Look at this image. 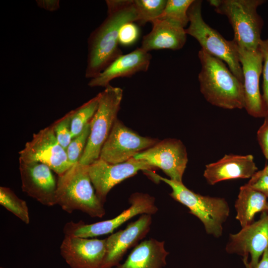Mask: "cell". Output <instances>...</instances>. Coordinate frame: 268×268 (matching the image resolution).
Here are the masks:
<instances>
[{"label":"cell","instance_id":"obj_13","mask_svg":"<svg viewBox=\"0 0 268 268\" xmlns=\"http://www.w3.org/2000/svg\"><path fill=\"white\" fill-rule=\"evenodd\" d=\"M237 51L244 78V108L252 117L265 118L268 110L259 86L263 67L262 54L259 48L250 51L237 46Z\"/></svg>","mask_w":268,"mask_h":268},{"label":"cell","instance_id":"obj_17","mask_svg":"<svg viewBox=\"0 0 268 268\" xmlns=\"http://www.w3.org/2000/svg\"><path fill=\"white\" fill-rule=\"evenodd\" d=\"M106 239L65 236L61 255L71 268H101L106 252Z\"/></svg>","mask_w":268,"mask_h":268},{"label":"cell","instance_id":"obj_3","mask_svg":"<svg viewBox=\"0 0 268 268\" xmlns=\"http://www.w3.org/2000/svg\"><path fill=\"white\" fill-rule=\"evenodd\" d=\"M92 184L88 165L79 162L72 165L58 175L57 204L69 213L77 210L92 217H103L106 213L104 203L97 197Z\"/></svg>","mask_w":268,"mask_h":268},{"label":"cell","instance_id":"obj_7","mask_svg":"<svg viewBox=\"0 0 268 268\" xmlns=\"http://www.w3.org/2000/svg\"><path fill=\"white\" fill-rule=\"evenodd\" d=\"M99 94L98 107L89 122L90 134L79 162L85 165H89L99 158L101 148L118 119L123 89L110 84Z\"/></svg>","mask_w":268,"mask_h":268},{"label":"cell","instance_id":"obj_8","mask_svg":"<svg viewBox=\"0 0 268 268\" xmlns=\"http://www.w3.org/2000/svg\"><path fill=\"white\" fill-rule=\"evenodd\" d=\"M129 201L130 207L112 219L89 224L81 220L67 223L63 230L65 236L88 238L113 233L115 229L133 217L143 214L152 215L158 210L155 198L146 193H133Z\"/></svg>","mask_w":268,"mask_h":268},{"label":"cell","instance_id":"obj_9","mask_svg":"<svg viewBox=\"0 0 268 268\" xmlns=\"http://www.w3.org/2000/svg\"><path fill=\"white\" fill-rule=\"evenodd\" d=\"M158 141L157 138L141 136L117 119L101 148L99 158L111 164L123 163Z\"/></svg>","mask_w":268,"mask_h":268},{"label":"cell","instance_id":"obj_25","mask_svg":"<svg viewBox=\"0 0 268 268\" xmlns=\"http://www.w3.org/2000/svg\"><path fill=\"white\" fill-rule=\"evenodd\" d=\"M0 204L25 223H30L26 201L19 198L10 188L0 187Z\"/></svg>","mask_w":268,"mask_h":268},{"label":"cell","instance_id":"obj_35","mask_svg":"<svg viewBox=\"0 0 268 268\" xmlns=\"http://www.w3.org/2000/svg\"><path fill=\"white\" fill-rule=\"evenodd\" d=\"M259 171L261 174L268 175V163L263 170Z\"/></svg>","mask_w":268,"mask_h":268},{"label":"cell","instance_id":"obj_26","mask_svg":"<svg viewBox=\"0 0 268 268\" xmlns=\"http://www.w3.org/2000/svg\"><path fill=\"white\" fill-rule=\"evenodd\" d=\"M166 0H134L138 13L137 23L144 25L158 19L162 14L167 3Z\"/></svg>","mask_w":268,"mask_h":268},{"label":"cell","instance_id":"obj_16","mask_svg":"<svg viewBox=\"0 0 268 268\" xmlns=\"http://www.w3.org/2000/svg\"><path fill=\"white\" fill-rule=\"evenodd\" d=\"M151 215L143 214L123 230L106 238V252L101 268H112L120 264L127 251L134 247L149 232Z\"/></svg>","mask_w":268,"mask_h":268},{"label":"cell","instance_id":"obj_5","mask_svg":"<svg viewBox=\"0 0 268 268\" xmlns=\"http://www.w3.org/2000/svg\"><path fill=\"white\" fill-rule=\"evenodd\" d=\"M215 11L228 18L233 28V40L238 47L250 51L259 49L264 25L257 8L264 0H210Z\"/></svg>","mask_w":268,"mask_h":268},{"label":"cell","instance_id":"obj_28","mask_svg":"<svg viewBox=\"0 0 268 268\" xmlns=\"http://www.w3.org/2000/svg\"><path fill=\"white\" fill-rule=\"evenodd\" d=\"M73 112V110H71L51 125L58 141L66 150L72 139L71 122Z\"/></svg>","mask_w":268,"mask_h":268},{"label":"cell","instance_id":"obj_11","mask_svg":"<svg viewBox=\"0 0 268 268\" xmlns=\"http://www.w3.org/2000/svg\"><path fill=\"white\" fill-rule=\"evenodd\" d=\"M137 160L161 169L170 180L183 182V176L188 161L186 148L176 138H168L135 155Z\"/></svg>","mask_w":268,"mask_h":268},{"label":"cell","instance_id":"obj_30","mask_svg":"<svg viewBox=\"0 0 268 268\" xmlns=\"http://www.w3.org/2000/svg\"><path fill=\"white\" fill-rule=\"evenodd\" d=\"M259 48L263 55L264 63L262 71L263 75V98L268 110V38L262 40Z\"/></svg>","mask_w":268,"mask_h":268},{"label":"cell","instance_id":"obj_18","mask_svg":"<svg viewBox=\"0 0 268 268\" xmlns=\"http://www.w3.org/2000/svg\"><path fill=\"white\" fill-rule=\"evenodd\" d=\"M151 55L137 48L127 54L116 58L97 76L90 79L88 85L91 87H104L110 85L113 79L123 77H131L135 73L148 70Z\"/></svg>","mask_w":268,"mask_h":268},{"label":"cell","instance_id":"obj_33","mask_svg":"<svg viewBox=\"0 0 268 268\" xmlns=\"http://www.w3.org/2000/svg\"><path fill=\"white\" fill-rule=\"evenodd\" d=\"M36 1L38 7L51 12L56 11L60 8L59 0H38Z\"/></svg>","mask_w":268,"mask_h":268},{"label":"cell","instance_id":"obj_12","mask_svg":"<svg viewBox=\"0 0 268 268\" xmlns=\"http://www.w3.org/2000/svg\"><path fill=\"white\" fill-rule=\"evenodd\" d=\"M155 168L147 162L134 157L126 162L111 164L99 158L88 165V171L96 194L104 203L110 190L124 180L140 170Z\"/></svg>","mask_w":268,"mask_h":268},{"label":"cell","instance_id":"obj_14","mask_svg":"<svg viewBox=\"0 0 268 268\" xmlns=\"http://www.w3.org/2000/svg\"><path fill=\"white\" fill-rule=\"evenodd\" d=\"M268 248V212H263L260 219L242 227L237 233L230 234L225 250L251 261L250 268H255L265 251Z\"/></svg>","mask_w":268,"mask_h":268},{"label":"cell","instance_id":"obj_19","mask_svg":"<svg viewBox=\"0 0 268 268\" xmlns=\"http://www.w3.org/2000/svg\"><path fill=\"white\" fill-rule=\"evenodd\" d=\"M258 171L251 154H225L222 158L205 165L203 176L210 185L222 181L251 178Z\"/></svg>","mask_w":268,"mask_h":268},{"label":"cell","instance_id":"obj_1","mask_svg":"<svg viewBox=\"0 0 268 268\" xmlns=\"http://www.w3.org/2000/svg\"><path fill=\"white\" fill-rule=\"evenodd\" d=\"M107 16L88 39L86 78L97 76L116 58L123 55L119 34L123 25L138 22L134 0H107Z\"/></svg>","mask_w":268,"mask_h":268},{"label":"cell","instance_id":"obj_21","mask_svg":"<svg viewBox=\"0 0 268 268\" xmlns=\"http://www.w3.org/2000/svg\"><path fill=\"white\" fill-rule=\"evenodd\" d=\"M165 242L150 238L135 246L123 264L115 268H164L169 253L165 248Z\"/></svg>","mask_w":268,"mask_h":268},{"label":"cell","instance_id":"obj_4","mask_svg":"<svg viewBox=\"0 0 268 268\" xmlns=\"http://www.w3.org/2000/svg\"><path fill=\"white\" fill-rule=\"evenodd\" d=\"M146 173L153 181H162L169 186L172 189L170 197L187 207L189 212L201 220L207 234L217 238L221 236L223 224L230 214L229 205L224 198L196 193L183 182L162 177L152 170Z\"/></svg>","mask_w":268,"mask_h":268},{"label":"cell","instance_id":"obj_10","mask_svg":"<svg viewBox=\"0 0 268 268\" xmlns=\"http://www.w3.org/2000/svg\"><path fill=\"white\" fill-rule=\"evenodd\" d=\"M19 154V161L42 163L58 175L72 166L66 150L58 141L52 125L34 134L32 139L26 142Z\"/></svg>","mask_w":268,"mask_h":268},{"label":"cell","instance_id":"obj_23","mask_svg":"<svg viewBox=\"0 0 268 268\" xmlns=\"http://www.w3.org/2000/svg\"><path fill=\"white\" fill-rule=\"evenodd\" d=\"M99 93L86 103L73 110L71 122L72 138L79 134L96 113L99 102Z\"/></svg>","mask_w":268,"mask_h":268},{"label":"cell","instance_id":"obj_15","mask_svg":"<svg viewBox=\"0 0 268 268\" xmlns=\"http://www.w3.org/2000/svg\"><path fill=\"white\" fill-rule=\"evenodd\" d=\"M19 168L24 192L44 205L57 204V182L49 167L40 162L19 161Z\"/></svg>","mask_w":268,"mask_h":268},{"label":"cell","instance_id":"obj_36","mask_svg":"<svg viewBox=\"0 0 268 268\" xmlns=\"http://www.w3.org/2000/svg\"><path fill=\"white\" fill-rule=\"evenodd\" d=\"M243 261L245 266L246 268H250L249 265L248 258H243Z\"/></svg>","mask_w":268,"mask_h":268},{"label":"cell","instance_id":"obj_24","mask_svg":"<svg viewBox=\"0 0 268 268\" xmlns=\"http://www.w3.org/2000/svg\"><path fill=\"white\" fill-rule=\"evenodd\" d=\"M194 0H167L165 9L158 18L175 23L185 28L189 22L188 9Z\"/></svg>","mask_w":268,"mask_h":268},{"label":"cell","instance_id":"obj_27","mask_svg":"<svg viewBox=\"0 0 268 268\" xmlns=\"http://www.w3.org/2000/svg\"><path fill=\"white\" fill-rule=\"evenodd\" d=\"M90 132L89 123L82 132L73 138L67 146L66 152L69 162L72 165L79 162L83 153Z\"/></svg>","mask_w":268,"mask_h":268},{"label":"cell","instance_id":"obj_20","mask_svg":"<svg viewBox=\"0 0 268 268\" xmlns=\"http://www.w3.org/2000/svg\"><path fill=\"white\" fill-rule=\"evenodd\" d=\"M151 31L143 36L140 48L149 52L161 49L180 50L186 43L185 29L170 21L157 19Z\"/></svg>","mask_w":268,"mask_h":268},{"label":"cell","instance_id":"obj_34","mask_svg":"<svg viewBox=\"0 0 268 268\" xmlns=\"http://www.w3.org/2000/svg\"><path fill=\"white\" fill-rule=\"evenodd\" d=\"M255 268H268V248L264 252L261 260Z\"/></svg>","mask_w":268,"mask_h":268},{"label":"cell","instance_id":"obj_22","mask_svg":"<svg viewBox=\"0 0 268 268\" xmlns=\"http://www.w3.org/2000/svg\"><path fill=\"white\" fill-rule=\"evenodd\" d=\"M268 197L247 184L240 188L238 198L235 203L236 219L242 227L253 222L256 213L268 212Z\"/></svg>","mask_w":268,"mask_h":268},{"label":"cell","instance_id":"obj_29","mask_svg":"<svg viewBox=\"0 0 268 268\" xmlns=\"http://www.w3.org/2000/svg\"><path fill=\"white\" fill-rule=\"evenodd\" d=\"M138 35V28L134 22L126 23L122 26L119 31V43L124 46L131 45L136 41Z\"/></svg>","mask_w":268,"mask_h":268},{"label":"cell","instance_id":"obj_32","mask_svg":"<svg viewBox=\"0 0 268 268\" xmlns=\"http://www.w3.org/2000/svg\"><path fill=\"white\" fill-rule=\"evenodd\" d=\"M257 139L264 155L268 160V113L257 132Z\"/></svg>","mask_w":268,"mask_h":268},{"label":"cell","instance_id":"obj_2","mask_svg":"<svg viewBox=\"0 0 268 268\" xmlns=\"http://www.w3.org/2000/svg\"><path fill=\"white\" fill-rule=\"evenodd\" d=\"M201 70L198 75L200 91L212 105L226 109L245 106L243 83L220 59L202 49L198 53Z\"/></svg>","mask_w":268,"mask_h":268},{"label":"cell","instance_id":"obj_31","mask_svg":"<svg viewBox=\"0 0 268 268\" xmlns=\"http://www.w3.org/2000/svg\"><path fill=\"white\" fill-rule=\"evenodd\" d=\"M251 188L259 191L268 198V175L257 171L247 184Z\"/></svg>","mask_w":268,"mask_h":268},{"label":"cell","instance_id":"obj_6","mask_svg":"<svg viewBox=\"0 0 268 268\" xmlns=\"http://www.w3.org/2000/svg\"><path fill=\"white\" fill-rule=\"evenodd\" d=\"M201 0H194L190 6L188 11L190 25L185 29L186 33L194 37L203 50L224 61L233 74L243 83L237 44L233 40H226L205 22L201 14Z\"/></svg>","mask_w":268,"mask_h":268},{"label":"cell","instance_id":"obj_37","mask_svg":"<svg viewBox=\"0 0 268 268\" xmlns=\"http://www.w3.org/2000/svg\"></svg>","mask_w":268,"mask_h":268}]
</instances>
